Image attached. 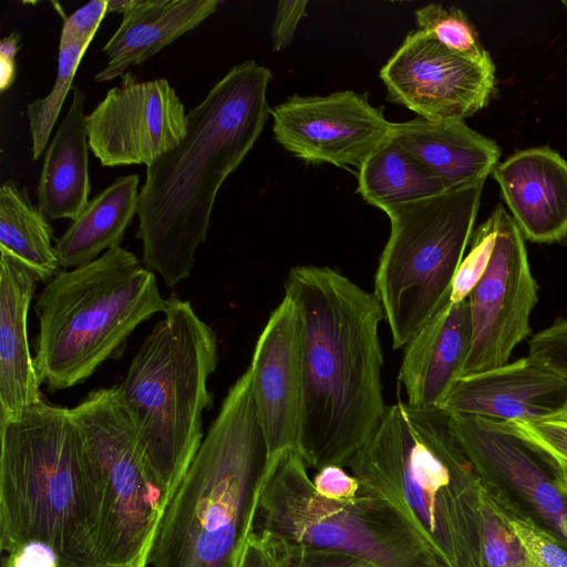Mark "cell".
Here are the masks:
<instances>
[{"instance_id":"603a6c76","label":"cell","mask_w":567,"mask_h":567,"mask_svg":"<svg viewBox=\"0 0 567 567\" xmlns=\"http://www.w3.org/2000/svg\"><path fill=\"white\" fill-rule=\"evenodd\" d=\"M84 100L83 91L73 86L71 105L45 152L37 197L49 219L74 220L90 202Z\"/></svg>"},{"instance_id":"ee69618b","label":"cell","mask_w":567,"mask_h":567,"mask_svg":"<svg viewBox=\"0 0 567 567\" xmlns=\"http://www.w3.org/2000/svg\"><path fill=\"white\" fill-rule=\"evenodd\" d=\"M2 567H13L12 557L10 555L3 559Z\"/></svg>"},{"instance_id":"1f68e13d","label":"cell","mask_w":567,"mask_h":567,"mask_svg":"<svg viewBox=\"0 0 567 567\" xmlns=\"http://www.w3.org/2000/svg\"><path fill=\"white\" fill-rule=\"evenodd\" d=\"M563 470H567V411L536 421L514 422Z\"/></svg>"},{"instance_id":"9c48e42d","label":"cell","mask_w":567,"mask_h":567,"mask_svg":"<svg viewBox=\"0 0 567 567\" xmlns=\"http://www.w3.org/2000/svg\"><path fill=\"white\" fill-rule=\"evenodd\" d=\"M94 471L99 567H147L168 501L154 482L114 386L71 408Z\"/></svg>"},{"instance_id":"8992f818","label":"cell","mask_w":567,"mask_h":567,"mask_svg":"<svg viewBox=\"0 0 567 567\" xmlns=\"http://www.w3.org/2000/svg\"><path fill=\"white\" fill-rule=\"evenodd\" d=\"M218 363L215 331L188 300L167 298L163 318L114 385L150 473L168 503L204 440L208 379Z\"/></svg>"},{"instance_id":"8d00e7d4","label":"cell","mask_w":567,"mask_h":567,"mask_svg":"<svg viewBox=\"0 0 567 567\" xmlns=\"http://www.w3.org/2000/svg\"><path fill=\"white\" fill-rule=\"evenodd\" d=\"M288 567H375L358 557L289 544Z\"/></svg>"},{"instance_id":"9a60e30c","label":"cell","mask_w":567,"mask_h":567,"mask_svg":"<svg viewBox=\"0 0 567 567\" xmlns=\"http://www.w3.org/2000/svg\"><path fill=\"white\" fill-rule=\"evenodd\" d=\"M274 135L295 156L358 169L385 141L394 123L364 95L341 91L326 96L295 95L276 105Z\"/></svg>"},{"instance_id":"30bf717a","label":"cell","mask_w":567,"mask_h":567,"mask_svg":"<svg viewBox=\"0 0 567 567\" xmlns=\"http://www.w3.org/2000/svg\"><path fill=\"white\" fill-rule=\"evenodd\" d=\"M260 529L291 545L337 551L375 567H427L405 535L368 497L338 502L319 495L301 454L268 462L260 492Z\"/></svg>"},{"instance_id":"cb8c5ba5","label":"cell","mask_w":567,"mask_h":567,"mask_svg":"<svg viewBox=\"0 0 567 567\" xmlns=\"http://www.w3.org/2000/svg\"><path fill=\"white\" fill-rule=\"evenodd\" d=\"M140 177L120 176L93 197L68 229L55 239L62 269L75 268L121 246L125 231L138 210Z\"/></svg>"},{"instance_id":"7402d4cb","label":"cell","mask_w":567,"mask_h":567,"mask_svg":"<svg viewBox=\"0 0 567 567\" xmlns=\"http://www.w3.org/2000/svg\"><path fill=\"white\" fill-rule=\"evenodd\" d=\"M217 0H131L117 30L102 51L109 62L95 74L96 82L125 74L188 31L217 9Z\"/></svg>"},{"instance_id":"d590c367","label":"cell","mask_w":567,"mask_h":567,"mask_svg":"<svg viewBox=\"0 0 567 567\" xmlns=\"http://www.w3.org/2000/svg\"><path fill=\"white\" fill-rule=\"evenodd\" d=\"M316 492L329 499L353 502L359 496V482L338 465H327L318 470L312 477Z\"/></svg>"},{"instance_id":"52a82bcc","label":"cell","mask_w":567,"mask_h":567,"mask_svg":"<svg viewBox=\"0 0 567 567\" xmlns=\"http://www.w3.org/2000/svg\"><path fill=\"white\" fill-rule=\"evenodd\" d=\"M166 307L155 272L122 246L61 270L34 306L39 332L33 359L40 382L51 391L84 382L122 351L142 322Z\"/></svg>"},{"instance_id":"4fadbf2b","label":"cell","mask_w":567,"mask_h":567,"mask_svg":"<svg viewBox=\"0 0 567 567\" xmlns=\"http://www.w3.org/2000/svg\"><path fill=\"white\" fill-rule=\"evenodd\" d=\"M187 114L164 79L140 81L132 72L85 115L89 147L101 165L154 164L184 138Z\"/></svg>"},{"instance_id":"e0dca14e","label":"cell","mask_w":567,"mask_h":567,"mask_svg":"<svg viewBox=\"0 0 567 567\" xmlns=\"http://www.w3.org/2000/svg\"><path fill=\"white\" fill-rule=\"evenodd\" d=\"M439 408L509 422L542 420L567 411V377L527 355L460 377Z\"/></svg>"},{"instance_id":"ac0fdd59","label":"cell","mask_w":567,"mask_h":567,"mask_svg":"<svg viewBox=\"0 0 567 567\" xmlns=\"http://www.w3.org/2000/svg\"><path fill=\"white\" fill-rule=\"evenodd\" d=\"M525 239L556 243L567 236V161L547 147L520 151L493 169Z\"/></svg>"},{"instance_id":"7c38bea8","label":"cell","mask_w":567,"mask_h":567,"mask_svg":"<svg viewBox=\"0 0 567 567\" xmlns=\"http://www.w3.org/2000/svg\"><path fill=\"white\" fill-rule=\"evenodd\" d=\"M449 416L480 480L507 493L567 548V502L554 480L555 462L514 422Z\"/></svg>"},{"instance_id":"f35d334b","label":"cell","mask_w":567,"mask_h":567,"mask_svg":"<svg viewBox=\"0 0 567 567\" xmlns=\"http://www.w3.org/2000/svg\"><path fill=\"white\" fill-rule=\"evenodd\" d=\"M13 567H60L56 553L45 544L33 542L10 555Z\"/></svg>"},{"instance_id":"277c9868","label":"cell","mask_w":567,"mask_h":567,"mask_svg":"<svg viewBox=\"0 0 567 567\" xmlns=\"http://www.w3.org/2000/svg\"><path fill=\"white\" fill-rule=\"evenodd\" d=\"M268 452L249 368L219 412L162 516L152 567H237L255 528Z\"/></svg>"},{"instance_id":"7a4b0ae2","label":"cell","mask_w":567,"mask_h":567,"mask_svg":"<svg viewBox=\"0 0 567 567\" xmlns=\"http://www.w3.org/2000/svg\"><path fill=\"white\" fill-rule=\"evenodd\" d=\"M344 468L427 567H483L481 480L445 411L388 405Z\"/></svg>"},{"instance_id":"4316f807","label":"cell","mask_w":567,"mask_h":567,"mask_svg":"<svg viewBox=\"0 0 567 567\" xmlns=\"http://www.w3.org/2000/svg\"><path fill=\"white\" fill-rule=\"evenodd\" d=\"M90 42H76L59 47L56 78L52 90L27 105V117L32 138V159L42 155L61 107L72 86L76 69Z\"/></svg>"},{"instance_id":"ba28073f","label":"cell","mask_w":567,"mask_h":567,"mask_svg":"<svg viewBox=\"0 0 567 567\" xmlns=\"http://www.w3.org/2000/svg\"><path fill=\"white\" fill-rule=\"evenodd\" d=\"M485 181L390 209L389 239L373 293L391 333L404 348L450 300L471 240Z\"/></svg>"},{"instance_id":"484cf974","label":"cell","mask_w":567,"mask_h":567,"mask_svg":"<svg viewBox=\"0 0 567 567\" xmlns=\"http://www.w3.org/2000/svg\"><path fill=\"white\" fill-rule=\"evenodd\" d=\"M0 248L32 268L41 282L48 284L63 270L48 216L11 179L0 187Z\"/></svg>"},{"instance_id":"83f0119b","label":"cell","mask_w":567,"mask_h":567,"mask_svg":"<svg viewBox=\"0 0 567 567\" xmlns=\"http://www.w3.org/2000/svg\"><path fill=\"white\" fill-rule=\"evenodd\" d=\"M417 30L447 50L478 63L491 62L478 34L466 14L454 7L430 3L415 11Z\"/></svg>"},{"instance_id":"7bdbcfd3","label":"cell","mask_w":567,"mask_h":567,"mask_svg":"<svg viewBox=\"0 0 567 567\" xmlns=\"http://www.w3.org/2000/svg\"><path fill=\"white\" fill-rule=\"evenodd\" d=\"M131 0H107V12L124 13L128 8Z\"/></svg>"},{"instance_id":"d6a6232c","label":"cell","mask_w":567,"mask_h":567,"mask_svg":"<svg viewBox=\"0 0 567 567\" xmlns=\"http://www.w3.org/2000/svg\"><path fill=\"white\" fill-rule=\"evenodd\" d=\"M289 545L281 537L254 528L239 555L237 567H288Z\"/></svg>"},{"instance_id":"b9f144b4","label":"cell","mask_w":567,"mask_h":567,"mask_svg":"<svg viewBox=\"0 0 567 567\" xmlns=\"http://www.w3.org/2000/svg\"><path fill=\"white\" fill-rule=\"evenodd\" d=\"M554 480L560 494L567 502V470L559 468L556 464L554 467Z\"/></svg>"},{"instance_id":"d4e9b609","label":"cell","mask_w":567,"mask_h":567,"mask_svg":"<svg viewBox=\"0 0 567 567\" xmlns=\"http://www.w3.org/2000/svg\"><path fill=\"white\" fill-rule=\"evenodd\" d=\"M357 192L384 213L401 205L445 192L393 137L380 145L361 165Z\"/></svg>"},{"instance_id":"8fae6325","label":"cell","mask_w":567,"mask_h":567,"mask_svg":"<svg viewBox=\"0 0 567 567\" xmlns=\"http://www.w3.org/2000/svg\"><path fill=\"white\" fill-rule=\"evenodd\" d=\"M497 234L489 264L467 297L472 343L461 377L508 363L513 350L530 333L538 301L524 237L513 217L498 205Z\"/></svg>"},{"instance_id":"ffe728a7","label":"cell","mask_w":567,"mask_h":567,"mask_svg":"<svg viewBox=\"0 0 567 567\" xmlns=\"http://www.w3.org/2000/svg\"><path fill=\"white\" fill-rule=\"evenodd\" d=\"M471 343L468 300H449L404 347L398 378L405 403L416 409L439 408L461 377Z\"/></svg>"},{"instance_id":"5bb4252c","label":"cell","mask_w":567,"mask_h":567,"mask_svg":"<svg viewBox=\"0 0 567 567\" xmlns=\"http://www.w3.org/2000/svg\"><path fill=\"white\" fill-rule=\"evenodd\" d=\"M389 100L430 121L464 120L495 92L493 61L463 58L416 30L380 71Z\"/></svg>"},{"instance_id":"836d02e7","label":"cell","mask_w":567,"mask_h":567,"mask_svg":"<svg viewBox=\"0 0 567 567\" xmlns=\"http://www.w3.org/2000/svg\"><path fill=\"white\" fill-rule=\"evenodd\" d=\"M528 355L567 377V319L558 318L534 334Z\"/></svg>"},{"instance_id":"3957f363","label":"cell","mask_w":567,"mask_h":567,"mask_svg":"<svg viewBox=\"0 0 567 567\" xmlns=\"http://www.w3.org/2000/svg\"><path fill=\"white\" fill-rule=\"evenodd\" d=\"M271 78L255 61L231 68L188 111L181 143L146 167L136 237L143 264L169 288L190 276L217 193L262 132Z\"/></svg>"},{"instance_id":"44dd1931","label":"cell","mask_w":567,"mask_h":567,"mask_svg":"<svg viewBox=\"0 0 567 567\" xmlns=\"http://www.w3.org/2000/svg\"><path fill=\"white\" fill-rule=\"evenodd\" d=\"M392 137L445 190L485 181L501 155L494 141L468 127L464 120L430 121L417 116L394 123Z\"/></svg>"},{"instance_id":"e575fe53","label":"cell","mask_w":567,"mask_h":567,"mask_svg":"<svg viewBox=\"0 0 567 567\" xmlns=\"http://www.w3.org/2000/svg\"><path fill=\"white\" fill-rule=\"evenodd\" d=\"M107 0H94L65 17L61 30L60 45L90 42L107 13Z\"/></svg>"},{"instance_id":"f546056e","label":"cell","mask_w":567,"mask_h":567,"mask_svg":"<svg viewBox=\"0 0 567 567\" xmlns=\"http://www.w3.org/2000/svg\"><path fill=\"white\" fill-rule=\"evenodd\" d=\"M481 508L483 567H537L482 482Z\"/></svg>"},{"instance_id":"d6986e66","label":"cell","mask_w":567,"mask_h":567,"mask_svg":"<svg viewBox=\"0 0 567 567\" xmlns=\"http://www.w3.org/2000/svg\"><path fill=\"white\" fill-rule=\"evenodd\" d=\"M39 276L0 248V422L44 401L28 340V311Z\"/></svg>"},{"instance_id":"4dcf8cb0","label":"cell","mask_w":567,"mask_h":567,"mask_svg":"<svg viewBox=\"0 0 567 567\" xmlns=\"http://www.w3.org/2000/svg\"><path fill=\"white\" fill-rule=\"evenodd\" d=\"M497 234L494 212L476 230L470 252L463 258L453 280L450 302L467 299L489 264Z\"/></svg>"},{"instance_id":"2e32d148","label":"cell","mask_w":567,"mask_h":567,"mask_svg":"<svg viewBox=\"0 0 567 567\" xmlns=\"http://www.w3.org/2000/svg\"><path fill=\"white\" fill-rule=\"evenodd\" d=\"M248 368L268 462L286 450L301 454V329L297 308L289 297L285 296L270 313L256 341Z\"/></svg>"},{"instance_id":"60d3db41","label":"cell","mask_w":567,"mask_h":567,"mask_svg":"<svg viewBox=\"0 0 567 567\" xmlns=\"http://www.w3.org/2000/svg\"><path fill=\"white\" fill-rule=\"evenodd\" d=\"M17 74L16 61L0 58V91H7L14 82Z\"/></svg>"},{"instance_id":"5b68a950","label":"cell","mask_w":567,"mask_h":567,"mask_svg":"<svg viewBox=\"0 0 567 567\" xmlns=\"http://www.w3.org/2000/svg\"><path fill=\"white\" fill-rule=\"evenodd\" d=\"M0 547H51L60 567H99L94 471L71 409L45 400L0 422Z\"/></svg>"},{"instance_id":"ab89813d","label":"cell","mask_w":567,"mask_h":567,"mask_svg":"<svg viewBox=\"0 0 567 567\" xmlns=\"http://www.w3.org/2000/svg\"><path fill=\"white\" fill-rule=\"evenodd\" d=\"M21 34L17 31L4 37L0 42V58L16 61L20 47Z\"/></svg>"},{"instance_id":"74e56055","label":"cell","mask_w":567,"mask_h":567,"mask_svg":"<svg viewBox=\"0 0 567 567\" xmlns=\"http://www.w3.org/2000/svg\"><path fill=\"white\" fill-rule=\"evenodd\" d=\"M307 1H279L271 30L274 51L288 47L295 35L297 25L306 14Z\"/></svg>"},{"instance_id":"f1b7e54d","label":"cell","mask_w":567,"mask_h":567,"mask_svg":"<svg viewBox=\"0 0 567 567\" xmlns=\"http://www.w3.org/2000/svg\"><path fill=\"white\" fill-rule=\"evenodd\" d=\"M493 494L511 528L537 567H567V548L501 488L481 481Z\"/></svg>"},{"instance_id":"f6af8a7d","label":"cell","mask_w":567,"mask_h":567,"mask_svg":"<svg viewBox=\"0 0 567 567\" xmlns=\"http://www.w3.org/2000/svg\"><path fill=\"white\" fill-rule=\"evenodd\" d=\"M563 4L567 7V1H566V0H564V1H563Z\"/></svg>"},{"instance_id":"6da1fadb","label":"cell","mask_w":567,"mask_h":567,"mask_svg":"<svg viewBox=\"0 0 567 567\" xmlns=\"http://www.w3.org/2000/svg\"><path fill=\"white\" fill-rule=\"evenodd\" d=\"M285 296L295 303L301 329V456L316 470L344 468L388 409L382 308L373 291L328 266L292 267Z\"/></svg>"}]
</instances>
